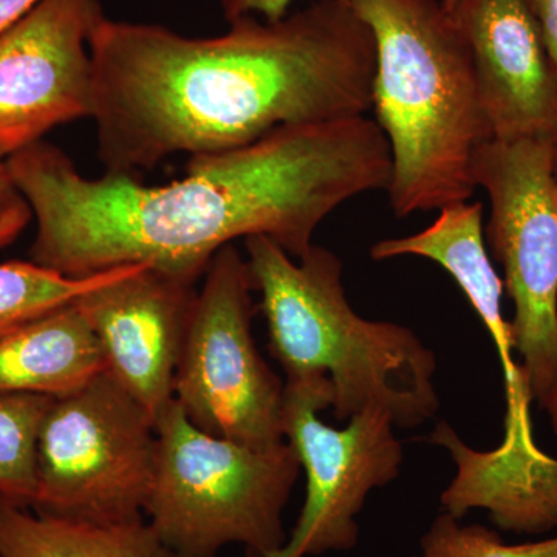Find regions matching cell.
I'll list each match as a JSON object with an SVG mask.
<instances>
[{"label":"cell","instance_id":"44dd1931","mask_svg":"<svg viewBox=\"0 0 557 557\" xmlns=\"http://www.w3.org/2000/svg\"><path fill=\"white\" fill-rule=\"evenodd\" d=\"M295 0H219L220 11L225 21L244 20V17H259L263 21H277L292 13Z\"/></svg>","mask_w":557,"mask_h":557},{"label":"cell","instance_id":"ac0fdd59","mask_svg":"<svg viewBox=\"0 0 557 557\" xmlns=\"http://www.w3.org/2000/svg\"><path fill=\"white\" fill-rule=\"evenodd\" d=\"M54 398L0 395V497L30 508L38 485V443Z\"/></svg>","mask_w":557,"mask_h":557},{"label":"cell","instance_id":"7c38bea8","mask_svg":"<svg viewBox=\"0 0 557 557\" xmlns=\"http://www.w3.org/2000/svg\"><path fill=\"white\" fill-rule=\"evenodd\" d=\"M491 139L555 138L557 70L525 0H457Z\"/></svg>","mask_w":557,"mask_h":557},{"label":"cell","instance_id":"6da1fadb","mask_svg":"<svg viewBox=\"0 0 557 557\" xmlns=\"http://www.w3.org/2000/svg\"><path fill=\"white\" fill-rule=\"evenodd\" d=\"M5 164L36 220L32 262L73 278L146 263L190 285L237 239L265 236L302 258L333 211L387 190L392 177L387 139L366 115L194 157L185 178L160 186L112 172L86 177L44 139Z\"/></svg>","mask_w":557,"mask_h":557},{"label":"cell","instance_id":"603a6c76","mask_svg":"<svg viewBox=\"0 0 557 557\" xmlns=\"http://www.w3.org/2000/svg\"><path fill=\"white\" fill-rule=\"evenodd\" d=\"M40 0H0V32L28 13Z\"/></svg>","mask_w":557,"mask_h":557},{"label":"cell","instance_id":"e0dca14e","mask_svg":"<svg viewBox=\"0 0 557 557\" xmlns=\"http://www.w3.org/2000/svg\"><path fill=\"white\" fill-rule=\"evenodd\" d=\"M127 267L97 276L73 278L44 269L32 260L0 263V338L44 314L76 302L86 293L120 276Z\"/></svg>","mask_w":557,"mask_h":557},{"label":"cell","instance_id":"5bb4252c","mask_svg":"<svg viewBox=\"0 0 557 557\" xmlns=\"http://www.w3.org/2000/svg\"><path fill=\"white\" fill-rule=\"evenodd\" d=\"M431 440L457 465L456 479L442 494L443 508L454 518L486 509L491 522L509 533L539 536L557 528V458L502 445L479 453L448 423H438Z\"/></svg>","mask_w":557,"mask_h":557},{"label":"cell","instance_id":"5b68a950","mask_svg":"<svg viewBox=\"0 0 557 557\" xmlns=\"http://www.w3.org/2000/svg\"><path fill=\"white\" fill-rule=\"evenodd\" d=\"M156 429L146 522L175 556L215 557L237 544L269 557L284 547L282 515L302 471L287 442L256 449L207 434L175 399Z\"/></svg>","mask_w":557,"mask_h":557},{"label":"cell","instance_id":"9c48e42d","mask_svg":"<svg viewBox=\"0 0 557 557\" xmlns=\"http://www.w3.org/2000/svg\"><path fill=\"white\" fill-rule=\"evenodd\" d=\"M332 408L327 380L285 383L282 428L306 472V500L284 547L269 557H307L357 547V518L369 494L399 475L403 445L383 409H368L336 429L318 413Z\"/></svg>","mask_w":557,"mask_h":557},{"label":"cell","instance_id":"d6986e66","mask_svg":"<svg viewBox=\"0 0 557 557\" xmlns=\"http://www.w3.org/2000/svg\"><path fill=\"white\" fill-rule=\"evenodd\" d=\"M417 557H557V536L525 544H507L500 534L482 525H461L442 512L421 537Z\"/></svg>","mask_w":557,"mask_h":557},{"label":"cell","instance_id":"7a4b0ae2","mask_svg":"<svg viewBox=\"0 0 557 557\" xmlns=\"http://www.w3.org/2000/svg\"><path fill=\"white\" fill-rule=\"evenodd\" d=\"M209 38L101 17L90 33L98 157L135 175L170 157L218 156L281 127L370 112L375 42L347 0Z\"/></svg>","mask_w":557,"mask_h":557},{"label":"cell","instance_id":"30bf717a","mask_svg":"<svg viewBox=\"0 0 557 557\" xmlns=\"http://www.w3.org/2000/svg\"><path fill=\"white\" fill-rule=\"evenodd\" d=\"M100 0H40L0 32V161L94 113L90 33Z\"/></svg>","mask_w":557,"mask_h":557},{"label":"cell","instance_id":"52a82bcc","mask_svg":"<svg viewBox=\"0 0 557 557\" xmlns=\"http://www.w3.org/2000/svg\"><path fill=\"white\" fill-rule=\"evenodd\" d=\"M491 203L487 240L515 302L509 322L531 399L557 388V186L553 138L487 139L472 163Z\"/></svg>","mask_w":557,"mask_h":557},{"label":"cell","instance_id":"7402d4cb","mask_svg":"<svg viewBox=\"0 0 557 557\" xmlns=\"http://www.w3.org/2000/svg\"><path fill=\"white\" fill-rule=\"evenodd\" d=\"M557 70V0H525Z\"/></svg>","mask_w":557,"mask_h":557},{"label":"cell","instance_id":"8992f818","mask_svg":"<svg viewBox=\"0 0 557 557\" xmlns=\"http://www.w3.org/2000/svg\"><path fill=\"white\" fill-rule=\"evenodd\" d=\"M157 449L153 418L102 373L54 398L44 418L32 509L100 525L145 520Z\"/></svg>","mask_w":557,"mask_h":557},{"label":"cell","instance_id":"ba28073f","mask_svg":"<svg viewBox=\"0 0 557 557\" xmlns=\"http://www.w3.org/2000/svg\"><path fill=\"white\" fill-rule=\"evenodd\" d=\"M255 284L234 245L212 258L197 289L174 399L207 434L256 449L285 442L284 387L252 338Z\"/></svg>","mask_w":557,"mask_h":557},{"label":"cell","instance_id":"484cf974","mask_svg":"<svg viewBox=\"0 0 557 557\" xmlns=\"http://www.w3.org/2000/svg\"><path fill=\"white\" fill-rule=\"evenodd\" d=\"M457 0H442L443 5L446 7V9H449V7H453L454 3H456Z\"/></svg>","mask_w":557,"mask_h":557},{"label":"cell","instance_id":"ffe728a7","mask_svg":"<svg viewBox=\"0 0 557 557\" xmlns=\"http://www.w3.org/2000/svg\"><path fill=\"white\" fill-rule=\"evenodd\" d=\"M32 218L30 205L17 189L7 164L0 161V249L21 236Z\"/></svg>","mask_w":557,"mask_h":557},{"label":"cell","instance_id":"2e32d148","mask_svg":"<svg viewBox=\"0 0 557 557\" xmlns=\"http://www.w3.org/2000/svg\"><path fill=\"white\" fill-rule=\"evenodd\" d=\"M0 557H177L145 520L116 525L50 518L0 497Z\"/></svg>","mask_w":557,"mask_h":557},{"label":"cell","instance_id":"8fae6325","mask_svg":"<svg viewBox=\"0 0 557 557\" xmlns=\"http://www.w3.org/2000/svg\"><path fill=\"white\" fill-rule=\"evenodd\" d=\"M196 298V285L137 263L76 300L100 341L109 375L153 421L174 401Z\"/></svg>","mask_w":557,"mask_h":557},{"label":"cell","instance_id":"3957f363","mask_svg":"<svg viewBox=\"0 0 557 557\" xmlns=\"http://www.w3.org/2000/svg\"><path fill=\"white\" fill-rule=\"evenodd\" d=\"M375 42L370 110L392 157L399 218L474 196V156L491 139L467 39L442 0H347Z\"/></svg>","mask_w":557,"mask_h":557},{"label":"cell","instance_id":"277c9868","mask_svg":"<svg viewBox=\"0 0 557 557\" xmlns=\"http://www.w3.org/2000/svg\"><path fill=\"white\" fill-rule=\"evenodd\" d=\"M245 248L285 383L327 380L338 421L372 408L401 429L434 418V351L405 325L359 317L348 304L335 252L313 244L295 260L265 236L248 237Z\"/></svg>","mask_w":557,"mask_h":557},{"label":"cell","instance_id":"cb8c5ba5","mask_svg":"<svg viewBox=\"0 0 557 557\" xmlns=\"http://www.w3.org/2000/svg\"><path fill=\"white\" fill-rule=\"evenodd\" d=\"M542 409L547 412L549 423H552L553 431H555V434L557 435V388L553 392L552 397L547 399V403L542 406Z\"/></svg>","mask_w":557,"mask_h":557},{"label":"cell","instance_id":"d4e9b609","mask_svg":"<svg viewBox=\"0 0 557 557\" xmlns=\"http://www.w3.org/2000/svg\"><path fill=\"white\" fill-rule=\"evenodd\" d=\"M553 175H555V182L557 186V131L555 138H553Z\"/></svg>","mask_w":557,"mask_h":557},{"label":"cell","instance_id":"9a60e30c","mask_svg":"<svg viewBox=\"0 0 557 557\" xmlns=\"http://www.w3.org/2000/svg\"><path fill=\"white\" fill-rule=\"evenodd\" d=\"M106 372L100 341L76 302L0 338V395L61 398Z\"/></svg>","mask_w":557,"mask_h":557},{"label":"cell","instance_id":"4fadbf2b","mask_svg":"<svg viewBox=\"0 0 557 557\" xmlns=\"http://www.w3.org/2000/svg\"><path fill=\"white\" fill-rule=\"evenodd\" d=\"M373 260L418 256L443 267L465 295L496 344L505 391H507V434H528L531 429L530 392L525 376L515 361L511 330L502 314L504 281L498 277L483 242V205L458 201L438 209L437 219L412 236L384 239L370 248Z\"/></svg>","mask_w":557,"mask_h":557}]
</instances>
